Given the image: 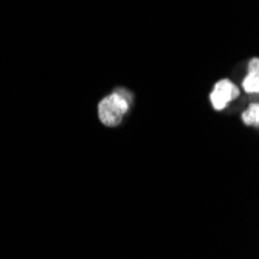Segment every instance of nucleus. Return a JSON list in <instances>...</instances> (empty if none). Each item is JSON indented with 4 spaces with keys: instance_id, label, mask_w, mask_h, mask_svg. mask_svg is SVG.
Here are the masks:
<instances>
[{
    "instance_id": "obj_1",
    "label": "nucleus",
    "mask_w": 259,
    "mask_h": 259,
    "mask_svg": "<svg viewBox=\"0 0 259 259\" xmlns=\"http://www.w3.org/2000/svg\"><path fill=\"white\" fill-rule=\"evenodd\" d=\"M132 93L129 90L118 89L103 98L98 104V118L107 127L120 126L127 115L132 104Z\"/></svg>"
},
{
    "instance_id": "obj_2",
    "label": "nucleus",
    "mask_w": 259,
    "mask_h": 259,
    "mask_svg": "<svg viewBox=\"0 0 259 259\" xmlns=\"http://www.w3.org/2000/svg\"><path fill=\"white\" fill-rule=\"evenodd\" d=\"M239 98V87L230 79H221L209 93V103L214 110H224L230 103Z\"/></svg>"
},
{
    "instance_id": "obj_3",
    "label": "nucleus",
    "mask_w": 259,
    "mask_h": 259,
    "mask_svg": "<svg viewBox=\"0 0 259 259\" xmlns=\"http://www.w3.org/2000/svg\"><path fill=\"white\" fill-rule=\"evenodd\" d=\"M242 121L247 126H253L257 127L259 126V106L257 103H253L247 107V110H244L242 113Z\"/></svg>"
},
{
    "instance_id": "obj_4",
    "label": "nucleus",
    "mask_w": 259,
    "mask_h": 259,
    "mask_svg": "<svg viewBox=\"0 0 259 259\" xmlns=\"http://www.w3.org/2000/svg\"><path fill=\"white\" fill-rule=\"evenodd\" d=\"M242 87L247 93L256 95L259 92V73H247V76L242 81Z\"/></svg>"
},
{
    "instance_id": "obj_5",
    "label": "nucleus",
    "mask_w": 259,
    "mask_h": 259,
    "mask_svg": "<svg viewBox=\"0 0 259 259\" xmlns=\"http://www.w3.org/2000/svg\"><path fill=\"white\" fill-rule=\"evenodd\" d=\"M248 73H259V59L253 58L248 64Z\"/></svg>"
}]
</instances>
